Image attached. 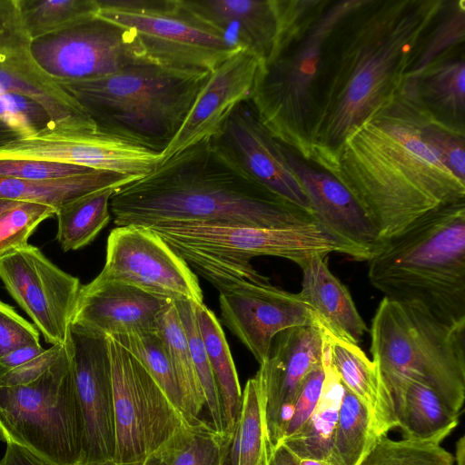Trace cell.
<instances>
[{
	"label": "cell",
	"instance_id": "obj_5",
	"mask_svg": "<svg viewBox=\"0 0 465 465\" xmlns=\"http://www.w3.org/2000/svg\"><path fill=\"white\" fill-rule=\"evenodd\" d=\"M368 262L370 282L384 297L465 323V200L426 213Z\"/></svg>",
	"mask_w": 465,
	"mask_h": 465
},
{
	"label": "cell",
	"instance_id": "obj_34",
	"mask_svg": "<svg viewBox=\"0 0 465 465\" xmlns=\"http://www.w3.org/2000/svg\"><path fill=\"white\" fill-rule=\"evenodd\" d=\"M114 192L108 189L93 193L56 210V238L64 252L86 246L109 223L110 200Z\"/></svg>",
	"mask_w": 465,
	"mask_h": 465
},
{
	"label": "cell",
	"instance_id": "obj_7",
	"mask_svg": "<svg viewBox=\"0 0 465 465\" xmlns=\"http://www.w3.org/2000/svg\"><path fill=\"white\" fill-rule=\"evenodd\" d=\"M371 352L381 375H401L433 390L456 413L465 400V323L449 325L384 297L371 321Z\"/></svg>",
	"mask_w": 465,
	"mask_h": 465
},
{
	"label": "cell",
	"instance_id": "obj_48",
	"mask_svg": "<svg viewBox=\"0 0 465 465\" xmlns=\"http://www.w3.org/2000/svg\"><path fill=\"white\" fill-rule=\"evenodd\" d=\"M45 349L40 344L25 346L0 357V377L14 368L35 358L42 353Z\"/></svg>",
	"mask_w": 465,
	"mask_h": 465
},
{
	"label": "cell",
	"instance_id": "obj_20",
	"mask_svg": "<svg viewBox=\"0 0 465 465\" xmlns=\"http://www.w3.org/2000/svg\"><path fill=\"white\" fill-rule=\"evenodd\" d=\"M281 148L304 189L316 223L342 247L345 255L356 261L371 260L385 242L350 191L328 171L313 166L282 143Z\"/></svg>",
	"mask_w": 465,
	"mask_h": 465
},
{
	"label": "cell",
	"instance_id": "obj_4",
	"mask_svg": "<svg viewBox=\"0 0 465 465\" xmlns=\"http://www.w3.org/2000/svg\"><path fill=\"white\" fill-rule=\"evenodd\" d=\"M369 0H280L281 27L249 102L272 136L310 160L314 94L326 45Z\"/></svg>",
	"mask_w": 465,
	"mask_h": 465
},
{
	"label": "cell",
	"instance_id": "obj_40",
	"mask_svg": "<svg viewBox=\"0 0 465 465\" xmlns=\"http://www.w3.org/2000/svg\"><path fill=\"white\" fill-rule=\"evenodd\" d=\"M174 302L186 334L192 359L203 391L205 408L208 409L211 417V425L214 430L224 432L222 401L198 327L194 303L191 301H176Z\"/></svg>",
	"mask_w": 465,
	"mask_h": 465
},
{
	"label": "cell",
	"instance_id": "obj_29",
	"mask_svg": "<svg viewBox=\"0 0 465 465\" xmlns=\"http://www.w3.org/2000/svg\"><path fill=\"white\" fill-rule=\"evenodd\" d=\"M322 340L325 377L319 401L304 424L279 444L300 460H325L332 463L333 437L344 386L331 365L328 346L323 337Z\"/></svg>",
	"mask_w": 465,
	"mask_h": 465
},
{
	"label": "cell",
	"instance_id": "obj_26",
	"mask_svg": "<svg viewBox=\"0 0 465 465\" xmlns=\"http://www.w3.org/2000/svg\"><path fill=\"white\" fill-rule=\"evenodd\" d=\"M381 376L402 439L440 444L459 424L460 414L424 383L401 375Z\"/></svg>",
	"mask_w": 465,
	"mask_h": 465
},
{
	"label": "cell",
	"instance_id": "obj_17",
	"mask_svg": "<svg viewBox=\"0 0 465 465\" xmlns=\"http://www.w3.org/2000/svg\"><path fill=\"white\" fill-rule=\"evenodd\" d=\"M223 323L259 364L269 357L275 336L290 328L314 324L312 310L298 295L269 280H240L216 288Z\"/></svg>",
	"mask_w": 465,
	"mask_h": 465
},
{
	"label": "cell",
	"instance_id": "obj_53",
	"mask_svg": "<svg viewBox=\"0 0 465 465\" xmlns=\"http://www.w3.org/2000/svg\"><path fill=\"white\" fill-rule=\"evenodd\" d=\"M299 465H334L325 460L304 459L300 460Z\"/></svg>",
	"mask_w": 465,
	"mask_h": 465
},
{
	"label": "cell",
	"instance_id": "obj_15",
	"mask_svg": "<svg viewBox=\"0 0 465 465\" xmlns=\"http://www.w3.org/2000/svg\"><path fill=\"white\" fill-rule=\"evenodd\" d=\"M6 290L52 344H64L82 285L29 243L0 257Z\"/></svg>",
	"mask_w": 465,
	"mask_h": 465
},
{
	"label": "cell",
	"instance_id": "obj_47",
	"mask_svg": "<svg viewBox=\"0 0 465 465\" xmlns=\"http://www.w3.org/2000/svg\"><path fill=\"white\" fill-rule=\"evenodd\" d=\"M64 344L52 345L35 358L14 368L0 377V387L28 384L43 375L59 357Z\"/></svg>",
	"mask_w": 465,
	"mask_h": 465
},
{
	"label": "cell",
	"instance_id": "obj_18",
	"mask_svg": "<svg viewBox=\"0 0 465 465\" xmlns=\"http://www.w3.org/2000/svg\"><path fill=\"white\" fill-rule=\"evenodd\" d=\"M0 159H35L114 172L135 179L151 173L163 154L104 134L44 132L0 144Z\"/></svg>",
	"mask_w": 465,
	"mask_h": 465
},
{
	"label": "cell",
	"instance_id": "obj_14",
	"mask_svg": "<svg viewBox=\"0 0 465 465\" xmlns=\"http://www.w3.org/2000/svg\"><path fill=\"white\" fill-rule=\"evenodd\" d=\"M100 281H116L170 301L203 304L198 277L156 232L143 226L113 229Z\"/></svg>",
	"mask_w": 465,
	"mask_h": 465
},
{
	"label": "cell",
	"instance_id": "obj_2",
	"mask_svg": "<svg viewBox=\"0 0 465 465\" xmlns=\"http://www.w3.org/2000/svg\"><path fill=\"white\" fill-rule=\"evenodd\" d=\"M426 113L399 94L342 144L329 173L386 242L426 213L465 200L456 177L420 136Z\"/></svg>",
	"mask_w": 465,
	"mask_h": 465
},
{
	"label": "cell",
	"instance_id": "obj_6",
	"mask_svg": "<svg viewBox=\"0 0 465 465\" xmlns=\"http://www.w3.org/2000/svg\"><path fill=\"white\" fill-rule=\"evenodd\" d=\"M210 74L144 62L104 77L57 82L82 105L99 132L163 154Z\"/></svg>",
	"mask_w": 465,
	"mask_h": 465
},
{
	"label": "cell",
	"instance_id": "obj_10",
	"mask_svg": "<svg viewBox=\"0 0 465 465\" xmlns=\"http://www.w3.org/2000/svg\"><path fill=\"white\" fill-rule=\"evenodd\" d=\"M96 15L136 34L146 60L187 72L211 73L237 53L183 0H96Z\"/></svg>",
	"mask_w": 465,
	"mask_h": 465
},
{
	"label": "cell",
	"instance_id": "obj_28",
	"mask_svg": "<svg viewBox=\"0 0 465 465\" xmlns=\"http://www.w3.org/2000/svg\"><path fill=\"white\" fill-rule=\"evenodd\" d=\"M400 94L436 122L465 134L463 57L437 60L419 76L405 78Z\"/></svg>",
	"mask_w": 465,
	"mask_h": 465
},
{
	"label": "cell",
	"instance_id": "obj_41",
	"mask_svg": "<svg viewBox=\"0 0 465 465\" xmlns=\"http://www.w3.org/2000/svg\"><path fill=\"white\" fill-rule=\"evenodd\" d=\"M361 465H454V457L438 443L384 435Z\"/></svg>",
	"mask_w": 465,
	"mask_h": 465
},
{
	"label": "cell",
	"instance_id": "obj_19",
	"mask_svg": "<svg viewBox=\"0 0 465 465\" xmlns=\"http://www.w3.org/2000/svg\"><path fill=\"white\" fill-rule=\"evenodd\" d=\"M209 141L250 178L313 217L304 189L287 163L280 142L262 124L249 100L233 110L219 134Z\"/></svg>",
	"mask_w": 465,
	"mask_h": 465
},
{
	"label": "cell",
	"instance_id": "obj_52",
	"mask_svg": "<svg viewBox=\"0 0 465 465\" xmlns=\"http://www.w3.org/2000/svg\"><path fill=\"white\" fill-rule=\"evenodd\" d=\"M454 461L456 465H465V437L461 436L456 442Z\"/></svg>",
	"mask_w": 465,
	"mask_h": 465
},
{
	"label": "cell",
	"instance_id": "obj_49",
	"mask_svg": "<svg viewBox=\"0 0 465 465\" xmlns=\"http://www.w3.org/2000/svg\"><path fill=\"white\" fill-rule=\"evenodd\" d=\"M0 465H51L27 450L15 444H7Z\"/></svg>",
	"mask_w": 465,
	"mask_h": 465
},
{
	"label": "cell",
	"instance_id": "obj_12",
	"mask_svg": "<svg viewBox=\"0 0 465 465\" xmlns=\"http://www.w3.org/2000/svg\"><path fill=\"white\" fill-rule=\"evenodd\" d=\"M30 50L38 66L60 82L104 77L148 62L134 31L96 15L32 40Z\"/></svg>",
	"mask_w": 465,
	"mask_h": 465
},
{
	"label": "cell",
	"instance_id": "obj_13",
	"mask_svg": "<svg viewBox=\"0 0 465 465\" xmlns=\"http://www.w3.org/2000/svg\"><path fill=\"white\" fill-rule=\"evenodd\" d=\"M19 0H0V96L17 94L39 106L51 132L95 133L82 105L34 60Z\"/></svg>",
	"mask_w": 465,
	"mask_h": 465
},
{
	"label": "cell",
	"instance_id": "obj_21",
	"mask_svg": "<svg viewBox=\"0 0 465 465\" xmlns=\"http://www.w3.org/2000/svg\"><path fill=\"white\" fill-rule=\"evenodd\" d=\"M323 361L322 332L314 324L278 333L259 376L265 397L268 432L275 448L282 440L305 377Z\"/></svg>",
	"mask_w": 465,
	"mask_h": 465
},
{
	"label": "cell",
	"instance_id": "obj_22",
	"mask_svg": "<svg viewBox=\"0 0 465 465\" xmlns=\"http://www.w3.org/2000/svg\"><path fill=\"white\" fill-rule=\"evenodd\" d=\"M259 63L240 50L211 72L162 161L219 134L233 110L250 99Z\"/></svg>",
	"mask_w": 465,
	"mask_h": 465
},
{
	"label": "cell",
	"instance_id": "obj_11",
	"mask_svg": "<svg viewBox=\"0 0 465 465\" xmlns=\"http://www.w3.org/2000/svg\"><path fill=\"white\" fill-rule=\"evenodd\" d=\"M108 345L115 431L112 460L129 463L160 456L195 422L127 350L112 337Z\"/></svg>",
	"mask_w": 465,
	"mask_h": 465
},
{
	"label": "cell",
	"instance_id": "obj_44",
	"mask_svg": "<svg viewBox=\"0 0 465 465\" xmlns=\"http://www.w3.org/2000/svg\"><path fill=\"white\" fill-rule=\"evenodd\" d=\"M94 169L46 160L0 159V176L32 181H47L74 177Z\"/></svg>",
	"mask_w": 465,
	"mask_h": 465
},
{
	"label": "cell",
	"instance_id": "obj_36",
	"mask_svg": "<svg viewBox=\"0 0 465 465\" xmlns=\"http://www.w3.org/2000/svg\"><path fill=\"white\" fill-rule=\"evenodd\" d=\"M232 437L200 419L161 456L165 465H226Z\"/></svg>",
	"mask_w": 465,
	"mask_h": 465
},
{
	"label": "cell",
	"instance_id": "obj_37",
	"mask_svg": "<svg viewBox=\"0 0 465 465\" xmlns=\"http://www.w3.org/2000/svg\"><path fill=\"white\" fill-rule=\"evenodd\" d=\"M465 39V1L442 0L437 16L417 50L405 78L419 76L450 48Z\"/></svg>",
	"mask_w": 465,
	"mask_h": 465
},
{
	"label": "cell",
	"instance_id": "obj_46",
	"mask_svg": "<svg viewBox=\"0 0 465 465\" xmlns=\"http://www.w3.org/2000/svg\"><path fill=\"white\" fill-rule=\"evenodd\" d=\"M324 377L325 366L323 357L322 364L315 367L305 377L299 389L292 414L285 429L282 440L295 433L308 420L319 401Z\"/></svg>",
	"mask_w": 465,
	"mask_h": 465
},
{
	"label": "cell",
	"instance_id": "obj_54",
	"mask_svg": "<svg viewBox=\"0 0 465 465\" xmlns=\"http://www.w3.org/2000/svg\"><path fill=\"white\" fill-rule=\"evenodd\" d=\"M21 202L0 199V215L5 211L16 206Z\"/></svg>",
	"mask_w": 465,
	"mask_h": 465
},
{
	"label": "cell",
	"instance_id": "obj_31",
	"mask_svg": "<svg viewBox=\"0 0 465 465\" xmlns=\"http://www.w3.org/2000/svg\"><path fill=\"white\" fill-rule=\"evenodd\" d=\"M273 450L266 422L264 392L255 374L247 381L242 391L230 462L231 465H270Z\"/></svg>",
	"mask_w": 465,
	"mask_h": 465
},
{
	"label": "cell",
	"instance_id": "obj_38",
	"mask_svg": "<svg viewBox=\"0 0 465 465\" xmlns=\"http://www.w3.org/2000/svg\"><path fill=\"white\" fill-rule=\"evenodd\" d=\"M25 28L31 40L60 31L95 15L96 0H19Z\"/></svg>",
	"mask_w": 465,
	"mask_h": 465
},
{
	"label": "cell",
	"instance_id": "obj_3",
	"mask_svg": "<svg viewBox=\"0 0 465 465\" xmlns=\"http://www.w3.org/2000/svg\"><path fill=\"white\" fill-rule=\"evenodd\" d=\"M110 212L116 226L202 223L273 228L315 222L246 175L210 141L114 190Z\"/></svg>",
	"mask_w": 465,
	"mask_h": 465
},
{
	"label": "cell",
	"instance_id": "obj_51",
	"mask_svg": "<svg viewBox=\"0 0 465 465\" xmlns=\"http://www.w3.org/2000/svg\"><path fill=\"white\" fill-rule=\"evenodd\" d=\"M77 465H165L162 456L153 457L147 460L138 462L121 463L111 460H104Z\"/></svg>",
	"mask_w": 465,
	"mask_h": 465
},
{
	"label": "cell",
	"instance_id": "obj_30",
	"mask_svg": "<svg viewBox=\"0 0 465 465\" xmlns=\"http://www.w3.org/2000/svg\"><path fill=\"white\" fill-rule=\"evenodd\" d=\"M136 180L114 172L95 170L69 178L32 181L0 176V199L34 202L56 210L72 201L99 191L116 190Z\"/></svg>",
	"mask_w": 465,
	"mask_h": 465
},
{
	"label": "cell",
	"instance_id": "obj_43",
	"mask_svg": "<svg viewBox=\"0 0 465 465\" xmlns=\"http://www.w3.org/2000/svg\"><path fill=\"white\" fill-rule=\"evenodd\" d=\"M420 133L423 141L437 153L446 167L465 182V134L436 122L427 114Z\"/></svg>",
	"mask_w": 465,
	"mask_h": 465
},
{
	"label": "cell",
	"instance_id": "obj_33",
	"mask_svg": "<svg viewBox=\"0 0 465 465\" xmlns=\"http://www.w3.org/2000/svg\"><path fill=\"white\" fill-rule=\"evenodd\" d=\"M156 331L163 340L171 360L179 389L183 410L187 417L196 422L205 407L203 391L197 375L187 338L173 301L159 314Z\"/></svg>",
	"mask_w": 465,
	"mask_h": 465
},
{
	"label": "cell",
	"instance_id": "obj_39",
	"mask_svg": "<svg viewBox=\"0 0 465 465\" xmlns=\"http://www.w3.org/2000/svg\"><path fill=\"white\" fill-rule=\"evenodd\" d=\"M112 338L140 362L173 404L184 412L181 391L171 360L156 330L112 336Z\"/></svg>",
	"mask_w": 465,
	"mask_h": 465
},
{
	"label": "cell",
	"instance_id": "obj_50",
	"mask_svg": "<svg viewBox=\"0 0 465 465\" xmlns=\"http://www.w3.org/2000/svg\"><path fill=\"white\" fill-rule=\"evenodd\" d=\"M300 459L284 445H277L272 456L270 465H299Z\"/></svg>",
	"mask_w": 465,
	"mask_h": 465
},
{
	"label": "cell",
	"instance_id": "obj_1",
	"mask_svg": "<svg viewBox=\"0 0 465 465\" xmlns=\"http://www.w3.org/2000/svg\"><path fill=\"white\" fill-rule=\"evenodd\" d=\"M442 0H369L323 55L312 115L310 163L331 171L343 143L401 92Z\"/></svg>",
	"mask_w": 465,
	"mask_h": 465
},
{
	"label": "cell",
	"instance_id": "obj_16",
	"mask_svg": "<svg viewBox=\"0 0 465 465\" xmlns=\"http://www.w3.org/2000/svg\"><path fill=\"white\" fill-rule=\"evenodd\" d=\"M64 346L84 423L78 464L111 460L115 431L108 337L72 322Z\"/></svg>",
	"mask_w": 465,
	"mask_h": 465
},
{
	"label": "cell",
	"instance_id": "obj_23",
	"mask_svg": "<svg viewBox=\"0 0 465 465\" xmlns=\"http://www.w3.org/2000/svg\"><path fill=\"white\" fill-rule=\"evenodd\" d=\"M170 302L122 282L94 278L81 287L72 322L107 337L155 331Z\"/></svg>",
	"mask_w": 465,
	"mask_h": 465
},
{
	"label": "cell",
	"instance_id": "obj_42",
	"mask_svg": "<svg viewBox=\"0 0 465 465\" xmlns=\"http://www.w3.org/2000/svg\"><path fill=\"white\" fill-rule=\"evenodd\" d=\"M53 206L21 202L0 215V257L28 244L27 241L40 223L55 214Z\"/></svg>",
	"mask_w": 465,
	"mask_h": 465
},
{
	"label": "cell",
	"instance_id": "obj_25",
	"mask_svg": "<svg viewBox=\"0 0 465 465\" xmlns=\"http://www.w3.org/2000/svg\"><path fill=\"white\" fill-rule=\"evenodd\" d=\"M328 346L330 362L342 384L369 411L372 426L379 437L397 428L389 391L372 360L358 344L339 338L315 319Z\"/></svg>",
	"mask_w": 465,
	"mask_h": 465
},
{
	"label": "cell",
	"instance_id": "obj_35",
	"mask_svg": "<svg viewBox=\"0 0 465 465\" xmlns=\"http://www.w3.org/2000/svg\"><path fill=\"white\" fill-rule=\"evenodd\" d=\"M379 438L366 406L344 386L333 437L332 463L361 465Z\"/></svg>",
	"mask_w": 465,
	"mask_h": 465
},
{
	"label": "cell",
	"instance_id": "obj_27",
	"mask_svg": "<svg viewBox=\"0 0 465 465\" xmlns=\"http://www.w3.org/2000/svg\"><path fill=\"white\" fill-rule=\"evenodd\" d=\"M327 256L315 255L301 268L300 298L312 310L315 319L339 338L355 344L368 328L346 286L331 272Z\"/></svg>",
	"mask_w": 465,
	"mask_h": 465
},
{
	"label": "cell",
	"instance_id": "obj_8",
	"mask_svg": "<svg viewBox=\"0 0 465 465\" xmlns=\"http://www.w3.org/2000/svg\"><path fill=\"white\" fill-rule=\"evenodd\" d=\"M156 232L203 277L216 272L248 278L260 274L256 256L287 259L302 268L315 255L344 254L342 247L315 222L284 227L202 223H161L143 226Z\"/></svg>",
	"mask_w": 465,
	"mask_h": 465
},
{
	"label": "cell",
	"instance_id": "obj_32",
	"mask_svg": "<svg viewBox=\"0 0 465 465\" xmlns=\"http://www.w3.org/2000/svg\"><path fill=\"white\" fill-rule=\"evenodd\" d=\"M195 316L219 390L224 429L233 433L242 404V391L221 323L204 304H195Z\"/></svg>",
	"mask_w": 465,
	"mask_h": 465
},
{
	"label": "cell",
	"instance_id": "obj_24",
	"mask_svg": "<svg viewBox=\"0 0 465 465\" xmlns=\"http://www.w3.org/2000/svg\"><path fill=\"white\" fill-rule=\"evenodd\" d=\"M202 21L233 48L260 61L270 54L281 27L280 0H183Z\"/></svg>",
	"mask_w": 465,
	"mask_h": 465
},
{
	"label": "cell",
	"instance_id": "obj_9",
	"mask_svg": "<svg viewBox=\"0 0 465 465\" xmlns=\"http://www.w3.org/2000/svg\"><path fill=\"white\" fill-rule=\"evenodd\" d=\"M0 439L51 465H77L84 423L68 352L64 348L38 379L0 387Z\"/></svg>",
	"mask_w": 465,
	"mask_h": 465
},
{
	"label": "cell",
	"instance_id": "obj_45",
	"mask_svg": "<svg viewBox=\"0 0 465 465\" xmlns=\"http://www.w3.org/2000/svg\"><path fill=\"white\" fill-rule=\"evenodd\" d=\"M39 331L10 305L0 301V357L16 349L37 345Z\"/></svg>",
	"mask_w": 465,
	"mask_h": 465
}]
</instances>
